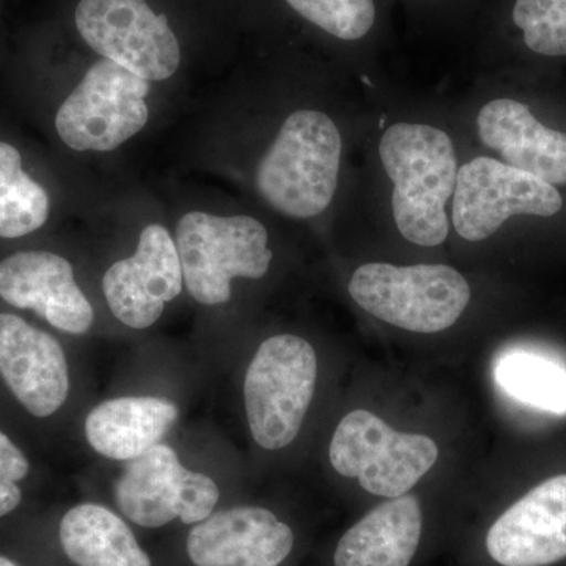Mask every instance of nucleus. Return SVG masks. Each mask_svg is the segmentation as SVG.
Returning a JSON list of instances; mask_svg holds the SVG:
<instances>
[{"instance_id":"nucleus-1","label":"nucleus","mask_w":566,"mask_h":566,"mask_svg":"<svg viewBox=\"0 0 566 566\" xmlns=\"http://www.w3.org/2000/svg\"><path fill=\"white\" fill-rule=\"evenodd\" d=\"M379 158L392 181L398 232L422 248L449 237L446 207L455 192L458 161L449 134L424 123H395L379 140Z\"/></svg>"},{"instance_id":"nucleus-2","label":"nucleus","mask_w":566,"mask_h":566,"mask_svg":"<svg viewBox=\"0 0 566 566\" xmlns=\"http://www.w3.org/2000/svg\"><path fill=\"white\" fill-rule=\"evenodd\" d=\"M342 134L322 111H296L256 169L264 202L293 219H308L329 208L337 191Z\"/></svg>"},{"instance_id":"nucleus-3","label":"nucleus","mask_w":566,"mask_h":566,"mask_svg":"<svg viewBox=\"0 0 566 566\" xmlns=\"http://www.w3.org/2000/svg\"><path fill=\"white\" fill-rule=\"evenodd\" d=\"M348 292L367 314L417 334L449 329L471 301L464 275L446 264L365 263L354 271Z\"/></svg>"},{"instance_id":"nucleus-4","label":"nucleus","mask_w":566,"mask_h":566,"mask_svg":"<svg viewBox=\"0 0 566 566\" xmlns=\"http://www.w3.org/2000/svg\"><path fill=\"white\" fill-rule=\"evenodd\" d=\"M175 244L185 285L203 305L229 303L234 277L262 279L273 262L266 229L251 216L188 212L178 222Z\"/></svg>"},{"instance_id":"nucleus-5","label":"nucleus","mask_w":566,"mask_h":566,"mask_svg":"<svg viewBox=\"0 0 566 566\" xmlns=\"http://www.w3.org/2000/svg\"><path fill=\"white\" fill-rule=\"evenodd\" d=\"M318 360L314 346L297 335L264 340L249 364L244 405L253 441L264 450L292 444L314 398Z\"/></svg>"},{"instance_id":"nucleus-6","label":"nucleus","mask_w":566,"mask_h":566,"mask_svg":"<svg viewBox=\"0 0 566 566\" xmlns=\"http://www.w3.org/2000/svg\"><path fill=\"white\" fill-rule=\"evenodd\" d=\"M438 457L433 439L400 433L364 409L342 419L329 446L331 464L338 474L357 479L367 493L387 499L408 494Z\"/></svg>"},{"instance_id":"nucleus-7","label":"nucleus","mask_w":566,"mask_h":566,"mask_svg":"<svg viewBox=\"0 0 566 566\" xmlns=\"http://www.w3.org/2000/svg\"><path fill=\"white\" fill-rule=\"evenodd\" d=\"M150 91V81L99 59L63 102L55 129L73 150H115L147 125Z\"/></svg>"},{"instance_id":"nucleus-8","label":"nucleus","mask_w":566,"mask_h":566,"mask_svg":"<svg viewBox=\"0 0 566 566\" xmlns=\"http://www.w3.org/2000/svg\"><path fill=\"white\" fill-rule=\"evenodd\" d=\"M221 491L211 476L181 464L172 447L156 444L126 461L115 483V502L123 515L145 528L202 523L214 512Z\"/></svg>"},{"instance_id":"nucleus-9","label":"nucleus","mask_w":566,"mask_h":566,"mask_svg":"<svg viewBox=\"0 0 566 566\" xmlns=\"http://www.w3.org/2000/svg\"><path fill=\"white\" fill-rule=\"evenodd\" d=\"M74 21L96 54L144 80H169L180 66L177 35L145 0H80Z\"/></svg>"},{"instance_id":"nucleus-10","label":"nucleus","mask_w":566,"mask_h":566,"mask_svg":"<svg viewBox=\"0 0 566 566\" xmlns=\"http://www.w3.org/2000/svg\"><path fill=\"white\" fill-rule=\"evenodd\" d=\"M562 208L556 186L510 164L480 156L458 169L452 219L465 241L488 240L513 216L551 218Z\"/></svg>"},{"instance_id":"nucleus-11","label":"nucleus","mask_w":566,"mask_h":566,"mask_svg":"<svg viewBox=\"0 0 566 566\" xmlns=\"http://www.w3.org/2000/svg\"><path fill=\"white\" fill-rule=\"evenodd\" d=\"M182 268L174 238L158 223L142 230L137 251L112 264L103 292L112 315L133 329H147L161 318L167 303L182 292Z\"/></svg>"},{"instance_id":"nucleus-12","label":"nucleus","mask_w":566,"mask_h":566,"mask_svg":"<svg viewBox=\"0 0 566 566\" xmlns=\"http://www.w3.org/2000/svg\"><path fill=\"white\" fill-rule=\"evenodd\" d=\"M486 549L501 566H549L566 558V474L553 476L495 520Z\"/></svg>"},{"instance_id":"nucleus-13","label":"nucleus","mask_w":566,"mask_h":566,"mask_svg":"<svg viewBox=\"0 0 566 566\" xmlns=\"http://www.w3.org/2000/svg\"><path fill=\"white\" fill-rule=\"evenodd\" d=\"M0 297L13 307L33 311L55 329L82 335L95 314L74 279L73 266L57 253L18 252L0 262Z\"/></svg>"},{"instance_id":"nucleus-14","label":"nucleus","mask_w":566,"mask_h":566,"mask_svg":"<svg viewBox=\"0 0 566 566\" xmlns=\"http://www.w3.org/2000/svg\"><path fill=\"white\" fill-rule=\"evenodd\" d=\"M0 376L32 416L50 417L70 395V367L57 338L21 316L0 314Z\"/></svg>"},{"instance_id":"nucleus-15","label":"nucleus","mask_w":566,"mask_h":566,"mask_svg":"<svg viewBox=\"0 0 566 566\" xmlns=\"http://www.w3.org/2000/svg\"><path fill=\"white\" fill-rule=\"evenodd\" d=\"M294 535L262 506H233L196 524L186 539L196 566H279L292 554Z\"/></svg>"},{"instance_id":"nucleus-16","label":"nucleus","mask_w":566,"mask_h":566,"mask_svg":"<svg viewBox=\"0 0 566 566\" xmlns=\"http://www.w3.org/2000/svg\"><path fill=\"white\" fill-rule=\"evenodd\" d=\"M480 139L506 164L549 185H566V134L536 120L526 104L499 98L476 115Z\"/></svg>"},{"instance_id":"nucleus-17","label":"nucleus","mask_w":566,"mask_h":566,"mask_svg":"<svg viewBox=\"0 0 566 566\" xmlns=\"http://www.w3.org/2000/svg\"><path fill=\"white\" fill-rule=\"evenodd\" d=\"M422 531L419 499L411 494L390 499L342 536L335 547L334 566H409Z\"/></svg>"},{"instance_id":"nucleus-18","label":"nucleus","mask_w":566,"mask_h":566,"mask_svg":"<svg viewBox=\"0 0 566 566\" xmlns=\"http://www.w3.org/2000/svg\"><path fill=\"white\" fill-rule=\"evenodd\" d=\"M177 420V405L167 398L120 397L95 406L84 431L98 455L129 461L159 444Z\"/></svg>"},{"instance_id":"nucleus-19","label":"nucleus","mask_w":566,"mask_h":566,"mask_svg":"<svg viewBox=\"0 0 566 566\" xmlns=\"http://www.w3.org/2000/svg\"><path fill=\"white\" fill-rule=\"evenodd\" d=\"M59 538L77 566H153L132 527L107 506L85 502L63 515Z\"/></svg>"},{"instance_id":"nucleus-20","label":"nucleus","mask_w":566,"mask_h":566,"mask_svg":"<svg viewBox=\"0 0 566 566\" xmlns=\"http://www.w3.org/2000/svg\"><path fill=\"white\" fill-rule=\"evenodd\" d=\"M495 381L521 403L566 415V367L542 354L506 353L495 365Z\"/></svg>"},{"instance_id":"nucleus-21","label":"nucleus","mask_w":566,"mask_h":566,"mask_svg":"<svg viewBox=\"0 0 566 566\" xmlns=\"http://www.w3.org/2000/svg\"><path fill=\"white\" fill-rule=\"evenodd\" d=\"M46 189L22 170L20 151L0 142V238H21L50 218Z\"/></svg>"},{"instance_id":"nucleus-22","label":"nucleus","mask_w":566,"mask_h":566,"mask_svg":"<svg viewBox=\"0 0 566 566\" xmlns=\"http://www.w3.org/2000/svg\"><path fill=\"white\" fill-rule=\"evenodd\" d=\"M297 14L335 39L356 41L374 29L375 0H285Z\"/></svg>"},{"instance_id":"nucleus-23","label":"nucleus","mask_w":566,"mask_h":566,"mask_svg":"<svg viewBox=\"0 0 566 566\" xmlns=\"http://www.w3.org/2000/svg\"><path fill=\"white\" fill-rule=\"evenodd\" d=\"M512 14L528 50L546 57L566 55V0H516Z\"/></svg>"},{"instance_id":"nucleus-24","label":"nucleus","mask_w":566,"mask_h":566,"mask_svg":"<svg viewBox=\"0 0 566 566\" xmlns=\"http://www.w3.org/2000/svg\"><path fill=\"white\" fill-rule=\"evenodd\" d=\"M29 471L31 464L24 452L0 430V475L18 483L28 476Z\"/></svg>"},{"instance_id":"nucleus-25","label":"nucleus","mask_w":566,"mask_h":566,"mask_svg":"<svg viewBox=\"0 0 566 566\" xmlns=\"http://www.w3.org/2000/svg\"><path fill=\"white\" fill-rule=\"evenodd\" d=\"M22 493L17 482L0 475V517L10 515L21 505Z\"/></svg>"},{"instance_id":"nucleus-26","label":"nucleus","mask_w":566,"mask_h":566,"mask_svg":"<svg viewBox=\"0 0 566 566\" xmlns=\"http://www.w3.org/2000/svg\"><path fill=\"white\" fill-rule=\"evenodd\" d=\"M0 566H20L17 562L11 560V558L6 556H0Z\"/></svg>"}]
</instances>
